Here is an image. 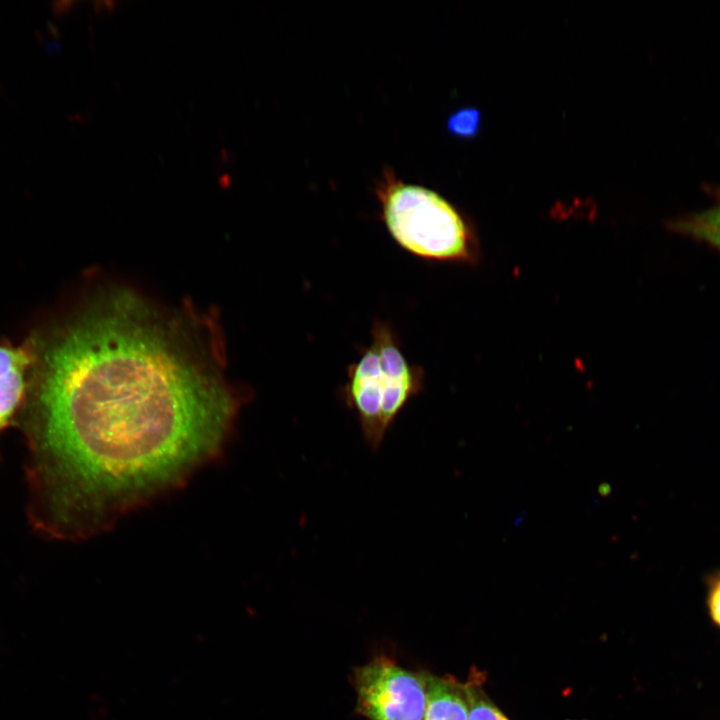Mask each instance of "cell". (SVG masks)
I'll return each mask as SVG.
<instances>
[{"label":"cell","instance_id":"cell-1","mask_svg":"<svg viewBox=\"0 0 720 720\" xmlns=\"http://www.w3.org/2000/svg\"><path fill=\"white\" fill-rule=\"evenodd\" d=\"M183 328L107 289L52 344L28 434L43 532L100 533L222 448L238 401Z\"/></svg>","mask_w":720,"mask_h":720},{"label":"cell","instance_id":"cell-2","mask_svg":"<svg viewBox=\"0 0 720 720\" xmlns=\"http://www.w3.org/2000/svg\"><path fill=\"white\" fill-rule=\"evenodd\" d=\"M423 387V368L408 361L391 324L374 320L370 344L348 366L341 391L370 449L380 447L398 414Z\"/></svg>","mask_w":720,"mask_h":720},{"label":"cell","instance_id":"cell-3","mask_svg":"<svg viewBox=\"0 0 720 720\" xmlns=\"http://www.w3.org/2000/svg\"><path fill=\"white\" fill-rule=\"evenodd\" d=\"M375 193L392 239L410 254L433 261L472 262L475 240L462 214L437 192L406 183L386 168Z\"/></svg>","mask_w":720,"mask_h":720},{"label":"cell","instance_id":"cell-4","mask_svg":"<svg viewBox=\"0 0 720 720\" xmlns=\"http://www.w3.org/2000/svg\"><path fill=\"white\" fill-rule=\"evenodd\" d=\"M357 709L370 720H423L427 696L423 673H414L386 657L355 669Z\"/></svg>","mask_w":720,"mask_h":720},{"label":"cell","instance_id":"cell-5","mask_svg":"<svg viewBox=\"0 0 720 720\" xmlns=\"http://www.w3.org/2000/svg\"><path fill=\"white\" fill-rule=\"evenodd\" d=\"M30 362L26 349L0 345V431L9 424L23 401Z\"/></svg>","mask_w":720,"mask_h":720},{"label":"cell","instance_id":"cell-6","mask_svg":"<svg viewBox=\"0 0 720 720\" xmlns=\"http://www.w3.org/2000/svg\"><path fill=\"white\" fill-rule=\"evenodd\" d=\"M426 683V710L423 720H468L463 682L451 676L423 673Z\"/></svg>","mask_w":720,"mask_h":720},{"label":"cell","instance_id":"cell-7","mask_svg":"<svg viewBox=\"0 0 720 720\" xmlns=\"http://www.w3.org/2000/svg\"><path fill=\"white\" fill-rule=\"evenodd\" d=\"M481 673L473 671L463 682L467 705L468 720H509V718L489 698L483 686Z\"/></svg>","mask_w":720,"mask_h":720},{"label":"cell","instance_id":"cell-8","mask_svg":"<svg viewBox=\"0 0 720 720\" xmlns=\"http://www.w3.org/2000/svg\"><path fill=\"white\" fill-rule=\"evenodd\" d=\"M671 229L688 235L693 231H710L720 233V203L690 216L671 221Z\"/></svg>","mask_w":720,"mask_h":720},{"label":"cell","instance_id":"cell-9","mask_svg":"<svg viewBox=\"0 0 720 720\" xmlns=\"http://www.w3.org/2000/svg\"><path fill=\"white\" fill-rule=\"evenodd\" d=\"M481 128V112L475 107H462L447 119L448 132L461 139H472Z\"/></svg>","mask_w":720,"mask_h":720},{"label":"cell","instance_id":"cell-10","mask_svg":"<svg viewBox=\"0 0 720 720\" xmlns=\"http://www.w3.org/2000/svg\"><path fill=\"white\" fill-rule=\"evenodd\" d=\"M707 606L713 622L720 628V570L706 578Z\"/></svg>","mask_w":720,"mask_h":720},{"label":"cell","instance_id":"cell-11","mask_svg":"<svg viewBox=\"0 0 720 720\" xmlns=\"http://www.w3.org/2000/svg\"><path fill=\"white\" fill-rule=\"evenodd\" d=\"M689 236H692L694 238L703 240L710 245L714 246L718 250H720V233L719 232H710V231H693L688 234Z\"/></svg>","mask_w":720,"mask_h":720},{"label":"cell","instance_id":"cell-12","mask_svg":"<svg viewBox=\"0 0 720 720\" xmlns=\"http://www.w3.org/2000/svg\"><path fill=\"white\" fill-rule=\"evenodd\" d=\"M73 1H54L51 3L52 11L57 16L60 17L64 14H66L71 7L73 6Z\"/></svg>","mask_w":720,"mask_h":720},{"label":"cell","instance_id":"cell-13","mask_svg":"<svg viewBox=\"0 0 720 720\" xmlns=\"http://www.w3.org/2000/svg\"><path fill=\"white\" fill-rule=\"evenodd\" d=\"M47 27L49 28V30L55 37H59L60 31L56 25H54L52 22L49 21V22H47Z\"/></svg>","mask_w":720,"mask_h":720},{"label":"cell","instance_id":"cell-14","mask_svg":"<svg viewBox=\"0 0 720 720\" xmlns=\"http://www.w3.org/2000/svg\"><path fill=\"white\" fill-rule=\"evenodd\" d=\"M599 492L602 495H607L610 492V486L605 484L599 487Z\"/></svg>","mask_w":720,"mask_h":720}]
</instances>
